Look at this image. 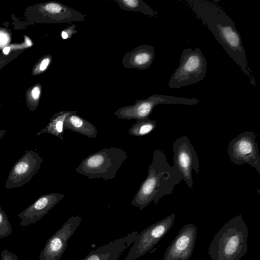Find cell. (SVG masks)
I'll list each match as a JSON object with an SVG mask.
<instances>
[{"instance_id":"1","label":"cell","mask_w":260,"mask_h":260,"mask_svg":"<svg viewBox=\"0 0 260 260\" xmlns=\"http://www.w3.org/2000/svg\"><path fill=\"white\" fill-rule=\"evenodd\" d=\"M181 180L182 175L177 167L174 165L171 166L164 152L156 149L148 167L147 176L141 183L131 205L141 211L152 202L157 206L160 198L172 193L175 186Z\"/></svg>"},{"instance_id":"2","label":"cell","mask_w":260,"mask_h":260,"mask_svg":"<svg viewBox=\"0 0 260 260\" xmlns=\"http://www.w3.org/2000/svg\"><path fill=\"white\" fill-rule=\"evenodd\" d=\"M248 229L241 214L226 222L208 249L211 260H240L248 252Z\"/></svg>"},{"instance_id":"3","label":"cell","mask_w":260,"mask_h":260,"mask_svg":"<svg viewBox=\"0 0 260 260\" xmlns=\"http://www.w3.org/2000/svg\"><path fill=\"white\" fill-rule=\"evenodd\" d=\"M127 157L126 152L121 148H103L83 159L75 170L90 179L112 180Z\"/></svg>"},{"instance_id":"4","label":"cell","mask_w":260,"mask_h":260,"mask_svg":"<svg viewBox=\"0 0 260 260\" xmlns=\"http://www.w3.org/2000/svg\"><path fill=\"white\" fill-rule=\"evenodd\" d=\"M207 70L206 60L200 48L184 49L180 64L171 76L168 85L177 89L197 83L204 78Z\"/></svg>"},{"instance_id":"5","label":"cell","mask_w":260,"mask_h":260,"mask_svg":"<svg viewBox=\"0 0 260 260\" xmlns=\"http://www.w3.org/2000/svg\"><path fill=\"white\" fill-rule=\"evenodd\" d=\"M199 100L174 96L153 94L144 100H137L132 105L125 106L118 109L114 115L124 120L143 119L148 118L153 108L159 104L196 105Z\"/></svg>"},{"instance_id":"6","label":"cell","mask_w":260,"mask_h":260,"mask_svg":"<svg viewBox=\"0 0 260 260\" xmlns=\"http://www.w3.org/2000/svg\"><path fill=\"white\" fill-rule=\"evenodd\" d=\"M175 218L172 213L138 234L125 260H135L152 249L173 225Z\"/></svg>"},{"instance_id":"7","label":"cell","mask_w":260,"mask_h":260,"mask_svg":"<svg viewBox=\"0 0 260 260\" xmlns=\"http://www.w3.org/2000/svg\"><path fill=\"white\" fill-rule=\"evenodd\" d=\"M253 132L245 131L231 140L227 148L231 161L236 165L247 164L260 174V155Z\"/></svg>"},{"instance_id":"8","label":"cell","mask_w":260,"mask_h":260,"mask_svg":"<svg viewBox=\"0 0 260 260\" xmlns=\"http://www.w3.org/2000/svg\"><path fill=\"white\" fill-rule=\"evenodd\" d=\"M173 165L183 177V180L190 188H193L192 170L197 175L200 173V162L195 149L186 136L177 139L173 144Z\"/></svg>"},{"instance_id":"9","label":"cell","mask_w":260,"mask_h":260,"mask_svg":"<svg viewBox=\"0 0 260 260\" xmlns=\"http://www.w3.org/2000/svg\"><path fill=\"white\" fill-rule=\"evenodd\" d=\"M42 161L38 152L33 150H26L10 170L6 188L19 187L29 182L40 170Z\"/></svg>"},{"instance_id":"10","label":"cell","mask_w":260,"mask_h":260,"mask_svg":"<svg viewBox=\"0 0 260 260\" xmlns=\"http://www.w3.org/2000/svg\"><path fill=\"white\" fill-rule=\"evenodd\" d=\"M82 218L73 216L66 221L53 236L49 238L39 255V260H60L68 245V242L78 226Z\"/></svg>"},{"instance_id":"11","label":"cell","mask_w":260,"mask_h":260,"mask_svg":"<svg viewBox=\"0 0 260 260\" xmlns=\"http://www.w3.org/2000/svg\"><path fill=\"white\" fill-rule=\"evenodd\" d=\"M217 23L215 35L219 42L234 61L240 66L243 72L247 73L244 48L242 46L240 35L234 23Z\"/></svg>"},{"instance_id":"12","label":"cell","mask_w":260,"mask_h":260,"mask_svg":"<svg viewBox=\"0 0 260 260\" xmlns=\"http://www.w3.org/2000/svg\"><path fill=\"white\" fill-rule=\"evenodd\" d=\"M197 235L194 224H185L167 248L162 260H188L195 246Z\"/></svg>"},{"instance_id":"13","label":"cell","mask_w":260,"mask_h":260,"mask_svg":"<svg viewBox=\"0 0 260 260\" xmlns=\"http://www.w3.org/2000/svg\"><path fill=\"white\" fill-rule=\"evenodd\" d=\"M64 197V194L57 192L49 193L41 196L17 215L21 219L20 226L24 228L35 223L42 219Z\"/></svg>"},{"instance_id":"14","label":"cell","mask_w":260,"mask_h":260,"mask_svg":"<svg viewBox=\"0 0 260 260\" xmlns=\"http://www.w3.org/2000/svg\"><path fill=\"white\" fill-rule=\"evenodd\" d=\"M138 232L134 231L92 250L82 260H118L122 253L135 241Z\"/></svg>"},{"instance_id":"15","label":"cell","mask_w":260,"mask_h":260,"mask_svg":"<svg viewBox=\"0 0 260 260\" xmlns=\"http://www.w3.org/2000/svg\"><path fill=\"white\" fill-rule=\"evenodd\" d=\"M154 57V47L150 45L144 44L127 52L122 57V63L126 69L143 70L151 66Z\"/></svg>"},{"instance_id":"16","label":"cell","mask_w":260,"mask_h":260,"mask_svg":"<svg viewBox=\"0 0 260 260\" xmlns=\"http://www.w3.org/2000/svg\"><path fill=\"white\" fill-rule=\"evenodd\" d=\"M63 127L64 129H67L90 138H95L98 135L96 127L77 113L70 114L66 118Z\"/></svg>"},{"instance_id":"17","label":"cell","mask_w":260,"mask_h":260,"mask_svg":"<svg viewBox=\"0 0 260 260\" xmlns=\"http://www.w3.org/2000/svg\"><path fill=\"white\" fill-rule=\"evenodd\" d=\"M77 111H60L56 113L50 119L47 125L37 134V136L46 133L58 137L63 140L64 121L66 118L69 115L77 113Z\"/></svg>"},{"instance_id":"18","label":"cell","mask_w":260,"mask_h":260,"mask_svg":"<svg viewBox=\"0 0 260 260\" xmlns=\"http://www.w3.org/2000/svg\"><path fill=\"white\" fill-rule=\"evenodd\" d=\"M117 3L120 9L124 11L140 12L144 14L155 17L157 13L142 0H112Z\"/></svg>"},{"instance_id":"19","label":"cell","mask_w":260,"mask_h":260,"mask_svg":"<svg viewBox=\"0 0 260 260\" xmlns=\"http://www.w3.org/2000/svg\"><path fill=\"white\" fill-rule=\"evenodd\" d=\"M156 126V120L148 118L137 119L136 122L129 129L128 133L133 136L141 137L149 134Z\"/></svg>"},{"instance_id":"20","label":"cell","mask_w":260,"mask_h":260,"mask_svg":"<svg viewBox=\"0 0 260 260\" xmlns=\"http://www.w3.org/2000/svg\"><path fill=\"white\" fill-rule=\"evenodd\" d=\"M12 233V228L9 218L0 206V239L6 237Z\"/></svg>"},{"instance_id":"21","label":"cell","mask_w":260,"mask_h":260,"mask_svg":"<svg viewBox=\"0 0 260 260\" xmlns=\"http://www.w3.org/2000/svg\"><path fill=\"white\" fill-rule=\"evenodd\" d=\"M76 25L71 23L67 28L62 30L61 32L62 39L64 40L71 38L74 35L77 33Z\"/></svg>"},{"instance_id":"22","label":"cell","mask_w":260,"mask_h":260,"mask_svg":"<svg viewBox=\"0 0 260 260\" xmlns=\"http://www.w3.org/2000/svg\"><path fill=\"white\" fill-rule=\"evenodd\" d=\"M1 260H18L17 256L7 249L1 253Z\"/></svg>"},{"instance_id":"23","label":"cell","mask_w":260,"mask_h":260,"mask_svg":"<svg viewBox=\"0 0 260 260\" xmlns=\"http://www.w3.org/2000/svg\"><path fill=\"white\" fill-rule=\"evenodd\" d=\"M51 60L52 56L50 55H47L44 58L39 66L40 71L43 72L46 70L51 62Z\"/></svg>"},{"instance_id":"24","label":"cell","mask_w":260,"mask_h":260,"mask_svg":"<svg viewBox=\"0 0 260 260\" xmlns=\"http://www.w3.org/2000/svg\"><path fill=\"white\" fill-rule=\"evenodd\" d=\"M31 95L35 101H38L40 95V88L39 86H35L31 91Z\"/></svg>"},{"instance_id":"25","label":"cell","mask_w":260,"mask_h":260,"mask_svg":"<svg viewBox=\"0 0 260 260\" xmlns=\"http://www.w3.org/2000/svg\"><path fill=\"white\" fill-rule=\"evenodd\" d=\"M7 40V36L3 32H0V43L2 44H6L8 41Z\"/></svg>"},{"instance_id":"26","label":"cell","mask_w":260,"mask_h":260,"mask_svg":"<svg viewBox=\"0 0 260 260\" xmlns=\"http://www.w3.org/2000/svg\"><path fill=\"white\" fill-rule=\"evenodd\" d=\"M10 50V48L9 47H6L3 49V51L5 54L7 55L9 53Z\"/></svg>"},{"instance_id":"27","label":"cell","mask_w":260,"mask_h":260,"mask_svg":"<svg viewBox=\"0 0 260 260\" xmlns=\"http://www.w3.org/2000/svg\"><path fill=\"white\" fill-rule=\"evenodd\" d=\"M5 133H6L5 129H1L0 130V141L2 139V138L4 136Z\"/></svg>"}]
</instances>
